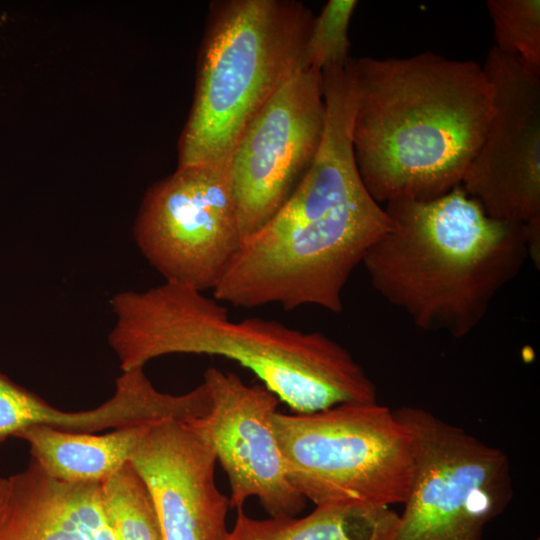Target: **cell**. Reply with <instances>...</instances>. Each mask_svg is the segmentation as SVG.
Here are the masks:
<instances>
[{"label":"cell","instance_id":"11","mask_svg":"<svg viewBox=\"0 0 540 540\" xmlns=\"http://www.w3.org/2000/svg\"><path fill=\"white\" fill-rule=\"evenodd\" d=\"M210 409L186 422L211 445L227 474L230 508L257 497L271 517L296 516L306 498L290 483L272 425L280 400L264 385H247L234 372L203 375Z\"/></svg>","mask_w":540,"mask_h":540},{"label":"cell","instance_id":"9","mask_svg":"<svg viewBox=\"0 0 540 540\" xmlns=\"http://www.w3.org/2000/svg\"><path fill=\"white\" fill-rule=\"evenodd\" d=\"M322 72H297L254 116L229 157L241 244L287 201L311 165L325 125Z\"/></svg>","mask_w":540,"mask_h":540},{"label":"cell","instance_id":"20","mask_svg":"<svg viewBox=\"0 0 540 540\" xmlns=\"http://www.w3.org/2000/svg\"><path fill=\"white\" fill-rule=\"evenodd\" d=\"M9 489L8 478L0 477V516L3 511Z\"/></svg>","mask_w":540,"mask_h":540},{"label":"cell","instance_id":"16","mask_svg":"<svg viewBox=\"0 0 540 540\" xmlns=\"http://www.w3.org/2000/svg\"><path fill=\"white\" fill-rule=\"evenodd\" d=\"M101 491L115 540H163L149 489L130 461L101 483Z\"/></svg>","mask_w":540,"mask_h":540},{"label":"cell","instance_id":"4","mask_svg":"<svg viewBox=\"0 0 540 540\" xmlns=\"http://www.w3.org/2000/svg\"><path fill=\"white\" fill-rule=\"evenodd\" d=\"M383 206L392 227L362 263L374 289L423 330L466 336L529 257L526 225L490 217L460 185Z\"/></svg>","mask_w":540,"mask_h":540},{"label":"cell","instance_id":"8","mask_svg":"<svg viewBox=\"0 0 540 540\" xmlns=\"http://www.w3.org/2000/svg\"><path fill=\"white\" fill-rule=\"evenodd\" d=\"M134 238L165 282L213 291L241 245L228 166L177 167L155 182L142 200Z\"/></svg>","mask_w":540,"mask_h":540},{"label":"cell","instance_id":"7","mask_svg":"<svg viewBox=\"0 0 540 540\" xmlns=\"http://www.w3.org/2000/svg\"><path fill=\"white\" fill-rule=\"evenodd\" d=\"M394 411L412 436L414 462L387 540H480L513 497L507 455L424 408Z\"/></svg>","mask_w":540,"mask_h":540},{"label":"cell","instance_id":"18","mask_svg":"<svg viewBox=\"0 0 540 540\" xmlns=\"http://www.w3.org/2000/svg\"><path fill=\"white\" fill-rule=\"evenodd\" d=\"M356 0H329L314 17L302 51L300 70L324 68L347 62L350 40L348 30Z\"/></svg>","mask_w":540,"mask_h":540},{"label":"cell","instance_id":"1","mask_svg":"<svg viewBox=\"0 0 540 540\" xmlns=\"http://www.w3.org/2000/svg\"><path fill=\"white\" fill-rule=\"evenodd\" d=\"M325 109L311 165L282 207L240 245L213 290L218 301L246 309L314 305L339 313L351 273L392 227L356 166L352 93L328 91Z\"/></svg>","mask_w":540,"mask_h":540},{"label":"cell","instance_id":"10","mask_svg":"<svg viewBox=\"0 0 540 540\" xmlns=\"http://www.w3.org/2000/svg\"><path fill=\"white\" fill-rule=\"evenodd\" d=\"M483 68L493 113L460 186L490 217L527 225L540 220V75L494 45Z\"/></svg>","mask_w":540,"mask_h":540},{"label":"cell","instance_id":"15","mask_svg":"<svg viewBox=\"0 0 540 540\" xmlns=\"http://www.w3.org/2000/svg\"><path fill=\"white\" fill-rule=\"evenodd\" d=\"M398 514L389 506L318 505L308 515L258 520L237 509L225 540H387Z\"/></svg>","mask_w":540,"mask_h":540},{"label":"cell","instance_id":"12","mask_svg":"<svg viewBox=\"0 0 540 540\" xmlns=\"http://www.w3.org/2000/svg\"><path fill=\"white\" fill-rule=\"evenodd\" d=\"M216 462L186 422L161 420L144 435L130 463L149 489L163 540H225L230 506L215 482Z\"/></svg>","mask_w":540,"mask_h":540},{"label":"cell","instance_id":"17","mask_svg":"<svg viewBox=\"0 0 540 540\" xmlns=\"http://www.w3.org/2000/svg\"><path fill=\"white\" fill-rule=\"evenodd\" d=\"M486 6L493 23L494 46L540 75V1L488 0Z\"/></svg>","mask_w":540,"mask_h":540},{"label":"cell","instance_id":"3","mask_svg":"<svg viewBox=\"0 0 540 540\" xmlns=\"http://www.w3.org/2000/svg\"><path fill=\"white\" fill-rule=\"evenodd\" d=\"M110 306L115 324L108 343L121 372L163 355L207 354L249 369L296 413L377 402V388L361 365L321 332L257 317L233 321L214 297L165 281L118 292Z\"/></svg>","mask_w":540,"mask_h":540},{"label":"cell","instance_id":"19","mask_svg":"<svg viewBox=\"0 0 540 540\" xmlns=\"http://www.w3.org/2000/svg\"><path fill=\"white\" fill-rule=\"evenodd\" d=\"M27 395V389L0 372V443L21 429Z\"/></svg>","mask_w":540,"mask_h":540},{"label":"cell","instance_id":"13","mask_svg":"<svg viewBox=\"0 0 540 540\" xmlns=\"http://www.w3.org/2000/svg\"><path fill=\"white\" fill-rule=\"evenodd\" d=\"M8 481L0 540H115L101 483L57 481L33 459Z\"/></svg>","mask_w":540,"mask_h":540},{"label":"cell","instance_id":"14","mask_svg":"<svg viewBox=\"0 0 540 540\" xmlns=\"http://www.w3.org/2000/svg\"><path fill=\"white\" fill-rule=\"evenodd\" d=\"M153 424L122 427L103 435L34 425L15 437L29 444L31 459L49 477L65 483H102L130 461Z\"/></svg>","mask_w":540,"mask_h":540},{"label":"cell","instance_id":"6","mask_svg":"<svg viewBox=\"0 0 540 540\" xmlns=\"http://www.w3.org/2000/svg\"><path fill=\"white\" fill-rule=\"evenodd\" d=\"M272 425L290 483L316 506L404 503L413 440L394 410L375 402L276 411Z\"/></svg>","mask_w":540,"mask_h":540},{"label":"cell","instance_id":"2","mask_svg":"<svg viewBox=\"0 0 540 540\" xmlns=\"http://www.w3.org/2000/svg\"><path fill=\"white\" fill-rule=\"evenodd\" d=\"M352 146L380 204L430 200L460 185L493 113L483 66L430 51L354 59Z\"/></svg>","mask_w":540,"mask_h":540},{"label":"cell","instance_id":"5","mask_svg":"<svg viewBox=\"0 0 540 540\" xmlns=\"http://www.w3.org/2000/svg\"><path fill=\"white\" fill-rule=\"evenodd\" d=\"M314 15L294 0L209 6L178 166L227 165L243 130L300 70Z\"/></svg>","mask_w":540,"mask_h":540}]
</instances>
